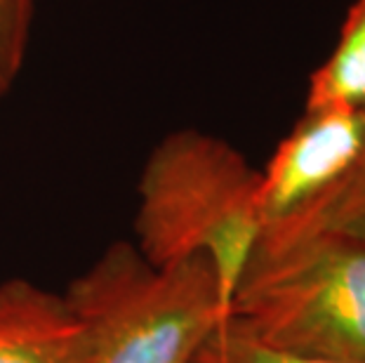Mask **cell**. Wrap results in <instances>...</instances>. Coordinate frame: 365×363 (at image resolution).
<instances>
[{"mask_svg": "<svg viewBox=\"0 0 365 363\" xmlns=\"http://www.w3.org/2000/svg\"><path fill=\"white\" fill-rule=\"evenodd\" d=\"M0 363H88V339L64 295L26 279L0 283Z\"/></svg>", "mask_w": 365, "mask_h": 363, "instance_id": "5", "label": "cell"}, {"mask_svg": "<svg viewBox=\"0 0 365 363\" xmlns=\"http://www.w3.org/2000/svg\"><path fill=\"white\" fill-rule=\"evenodd\" d=\"M36 0H0V97L12 88L26 55Z\"/></svg>", "mask_w": 365, "mask_h": 363, "instance_id": "9", "label": "cell"}, {"mask_svg": "<svg viewBox=\"0 0 365 363\" xmlns=\"http://www.w3.org/2000/svg\"><path fill=\"white\" fill-rule=\"evenodd\" d=\"M64 300L85 330L88 363H191L229 316L207 255L156 267L130 243L108 245Z\"/></svg>", "mask_w": 365, "mask_h": 363, "instance_id": "1", "label": "cell"}, {"mask_svg": "<svg viewBox=\"0 0 365 363\" xmlns=\"http://www.w3.org/2000/svg\"><path fill=\"white\" fill-rule=\"evenodd\" d=\"M341 104L365 113V0H356L332 55L309 81L307 106Z\"/></svg>", "mask_w": 365, "mask_h": 363, "instance_id": "7", "label": "cell"}, {"mask_svg": "<svg viewBox=\"0 0 365 363\" xmlns=\"http://www.w3.org/2000/svg\"><path fill=\"white\" fill-rule=\"evenodd\" d=\"M259 234V170L238 149L196 130L153 149L137 213V248L151 265L207 255L231 302Z\"/></svg>", "mask_w": 365, "mask_h": 363, "instance_id": "2", "label": "cell"}, {"mask_svg": "<svg viewBox=\"0 0 365 363\" xmlns=\"http://www.w3.org/2000/svg\"><path fill=\"white\" fill-rule=\"evenodd\" d=\"M191 363H328L314 361L294 354L278 352L274 347L257 342L255 337L243 333L229 319H224L212 335L205 339Z\"/></svg>", "mask_w": 365, "mask_h": 363, "instance_id": "8", "label": "cell"}, {"mask_svg": "<svg viewBox=\"0 0 365 363\" xmlns=\"http://www.w3.org/2000/svg\"><path fill=\"white\" fill-rule=\"evenodd\" d=\"M365 153V113L354 106H304V116L259 170L262 234L309 210Z\"/></svg>", "mask_w": 365, "mask_h": 363, "instance_id": "4", "label": "cell"}, {"mask_svg": "<svg viewBox=\"0 0 365 363\" xmlns=\"http://www.w3.org/2000/svg\"><path fill=\"white\" fill-rule=\"evenodd\" d=\"M314 234H339L365 241V153L299 218L259 234L257 245H281Z\"/></svg>", "mask_w": 365, "mask_h": 363, "instance_id": "6", "label": "cell"}, {"mask_svg": "<svg viewBox=\"0 0 365 363\" xmlns=\"http://www.w3.org/2000/svg\"><path fill=\"white\" fill-rule=\"evenodd\" d=\"M227 319L278 352L365 363V241L314 234L255 245Z\"/></svg>", "mask_w": 365, "mask_h": 363, "instance_id": "3", "label": "cell"}]
</instances>
